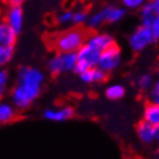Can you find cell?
Instances as JSON below:
<instances>
[{"label":"cell","instance_id":"9a60e30c","mask_svg":"<svg viewBox=\"0 0 159 159\" xmlns=\"http://www.w3.org/2000/svg\"><path fill=\"white\" fill-rule=\"evenodd\" d=\"M16 107L13 104L0 103V125L12 122L16 118Z\"/></svg>","mask_w":159,"mask_h":159},{"label":"cell","instance_id":"2e32d148","mask_svg":"<svg viewBox=\"0 0 159 159\" xmlns=\"http://www.w3.org/2000/svg\"><path fill=\"white\" fill-rule=\"evenodd\" d=\"M139 16H141V25L150 28L152 20L155 19L156 16L150 2H147V4L143 5L142 7L139 8Z\"/></svg>","mask_w":159,"mask_h":159},{"label":"cell","instance_id":"4fadbf2b","mask_svg":"<svg viewBox=\"0 0 159 159\" xmlns=\"http://www.w3.org/2000/svg\"><path fill=\"white\" fill-rule=\"evenodd\" d=\"M143 121L150 123L151 126L159 125V104L150 102L145 105L143 111Z\"/></svg>","mask_w":159,"mask_h":159},{"label":"cell","instance_id":"9c48e42d","mask_svg":"<svg viewBox=\"0 0 159 159\" xmlns=\"http://www.w3.org/2000/svg\"><path fill=\"white\" fill-rule=\"evenodd\" d=\"M85 43L98 52H102L110 48L111 45L116 44V40L113 36L107 32H98V34H93L91 36H88Z\"/></svg>","mask_w":159,"mask_h":159},{"label":"cell","instance_id":"f1b7e54d","mask_svg":"<svg viewBox=\"0 0 159 159\" xmlns=\"http://www.w3.org/2000/svg\"><path fill=\"white\" fill-rule=\"evenodd\" d=\"M155 137L156 141H159V125L158 126H155Z\"/></svg>","mask_w":159,"mask_h":159},{"label":"cell","instance_id":"7a4b0ae2","mask_svg":"<svg viewBox=\"0 0 159 159\" xmlns=\"http://www.w3.org/2000/svg\"><path fill=\"white\" fill-rule=\"evenodd\" d=\"M87 38V31L76 25L56 35L52 45L57 52H77L85 44Z\"/></svg>","mask_w":159,"mask_h":159},{"label":"cell","instance_id":"ffe728a7","mask_svg":"<svg viewBox=\"0 0 159 159\" xmlns=\"http://www.w3.org/2000/svg\"><path fill=\"white\" fill-rule=\"evenodd\" d=\"M14 56V46H0V62L1 65L8 64Z\"/></svg>","mask_w":159,"mask_h":159},{"label":"cell","instance_id":"cb8c5ba5","mask_svg":"<svg viewBox=\"0 0 159 159\" xmlns=\"http://www.w3.org/2000/svg\"><path fill=\"white\" fill-rule=\"evenodd\" d=\"M8 82V73L4 69H0V98H2L5 93V89Z\"/></svg>","mask_w":159,"mask_h":159},{"label":"cell","instance_id":"4316f807","mask_svg":"<svg viewBox=\"0 0 159 159\" xmlns=\"http://www.w3.org/2000/svg\"><path fill=\"white\" fill-rule=\"evenodd\" d=\"M9 7H13V6H22L25 0H5Z\"/></svg>","mask_w":159,"mask_h":159},{"label":"cell","instance_id":"30bf717a","mask_svg":"<svg viewBox=\"0 0 159 159\" xmlns=\"http://www.w3.org/2000/svg\"><path fill=\"white\" fill-rule=\"evenodd\" d=\"M80 80L87 84L91 83H102L106 79V73L102 70L99 67H92L87 69L85 72L80 74Z\"/></svg>","mask_w":159,"mask_h":159},{"label":"cell","instance_id":"f546056e","mask_svg":"<svg viewBox=\"0 0 159 159\" xmlns=\"http://www.w3.org/2000/svg\"><path fill=\"white\" fill-rule=\"evenodd\" d=\"M157 153H158V156H159V144H158V148H157Z\"/></svg>","mask_w":159,"mask_h":159},{"label":"cell","instance_id":"5bb4252c","mask_svg":"<svg viewBox=\"0 0 159 159\" xmlns=\"http://www.w3.org/2000/svg\"><path fill=\"white\" fill-rule=\"evenodd\" d=\"M103 11L105 15V22L108 23H116L122 20L126 15V9L118 6H106L103 8Z\"/></svg>","mask_w":159,"mask_h":159},{"label":"cell","instance_id":"83f0119b","mask_svg":"<svg viewBox=\"0 0 159 159\" xmlns=\"http://www.w3.org/2000/svg\"><path fill=\"white\" fill-rule=\"evenodd\" d=\"M150 4H151V7L156 15H159V0H151Z\"/></svg>","mask_w":159,"mask_h":159},{"label":"cell","instance_id":"d4e9b609","mask_svg":"<svg viewBox=\"0 0 159 159\" xmlns=\"http://www.w3.org/2000/svg\"><path fill=\"white\" fill-rule=\"evenodd\" d=\"M151 92H150V98H151V102L156 104H159V77L157 79V81L153 82V85L150 89Z\"/></svg>","mask_w":159,"mask_h":159},{"label":"cell","instance_id":"484cf974","mask_svg":"<svg viewBox=\"0 0 159 159\" xmlns=\"http://www.w3.org/2000/svg\"><path fill=\"white\" fill-rule=\"evenodd\" d=\"M150 30H151V34L153 38H155V40L159 39V15H156L155 19L152 20Z\"/></svg>","mask_w":159,"mask_h":159},{"label":"cell","instance_id":"52a82bcc","mask_svg":"<svg viewBox=\"0 0 159 159\" xmlns=\"http://www.w3.org/2000/svg\"><path fill=\"white\" fill-rule=\"evenodd\" d=\"M5 21L9 24V27L16 34H20L23 29L24 24V13L22 7L21 6H13V7L8 8Z\"/></svg>","mask_w":159,"mask_h":159},{"label":"cell","instance_id":"8992f818","mask_svg":"<svg viewBox=\"0 0 159 159\" xmlns=\"http://www.w3.org/2000/svg\"><path fill=\"white\" fill-rule=\"evenodd\" d=\"M153 40H155V38L152 36L150 28L144 27V25H139V28H136L134 32L129 36L128 44H129V48H131V51H134L135 53H139V52L144 51L149 45H151Z\"/></svg>","mask_w":159,"mask_h":159},{"label":"cell","instance_id":"6da1fadb","mask_svg":"<svg viewBox=\"0 0 159 159\" xmlns=\"http://www.w3.org/2000/svg\"><path fill=\"white\" fill-rule=\"evenodd\" d=\"M45 81L44 73L35 67H22L17 74V84L12 90L13 105L27 110L39 97Z\"/></svg>","mask_w":159,"mask_h":159},{"label":"cell","instance_id":"44dd1931","mask_svg":"<svg viewBox=\"0 0 159 159\" xmlns=\"http://www.w3.org/2000/svg\"><path fill=\"white\" fill-rule=\"evenodd\" d=\"M89 15H88L87 11L84 9H77L76 12H73V23L76 24L77 27L83 23H87V20Z\"/></svg>","mask_w":159,"mask_h":159},{"label":"cell","instance_id":"ba28073f","mask_svg":"<svg viewBox=\"0 0 159 159\" xmlns=\"http://www.w3.org/2000/svg\"><path fill=\"white\" fill-rule=\"evenodd\" d=\"M74 116V110L70 106H60V107L46 108L43 112V116L48 121L62 122L67 121Z\"/></svg>","mask_w":159,"mask_h":159},{"label":"cell","instance_id":"7402d4cb","mask_svg":"<svg viewBox=\"0 0 159 159\" xmlns=\"http://www.w3.org/2000/svg\"><path fill=\"white\" fill-rule=\"evenodd\" d=\"M57 21L61 25H67V24L73 23V12H70V11H64V12L59 13L58 17H57Z\"/></svg>","mask_w":159,"mask_h":159},{"label":"cell","instance_id":"ac0fdd59","mask_svg":"<svg viewBox=\"0 0 159 159\" xmlns=\"http://www.w3.org/2000/svg\"><path fill=\"white\" fill-rule=\"evenodd\" d=\"M105 22V15H104V11L100 9L98 12L93 13L91 15H89L87 20V25L89 29H97Z\"/></svg>","mask_w":159,"mask_h":159},{"label":"cell","instance_id":"277c9868","mask_svg":"<svg viewBox=\"0 0 159 159\" xmlns=\"http://www.w3.org/2000/svg\"><path fill=\"white\" fill-rule=\"evenodd\" d=\"M121 61H122L121 48L116 44H113L106 50L100 52L97 67H99L102 70H104L107 74V73L116 70V68H119V66L121 65Z\"/></svg>","mask_w":159,"mask_h":159},{"label":"cell","instance_id":"7c38bea8","mask_svg":"<svg viewBox=\"0 0 159 159\" xmlns=\"http://www.w3.org/2000/svg\"><path fill=\"white\" fill-rule=\"evenodd\" d=\"M17 34L13 30L6 21H0V46H14Z\"/></svg>","mask_w":159,"mask_h":159},{"label":"cell","instance_id":"8fae6325","mask_svg":"<svg viewBox=\"0 0 159 159\" xmlns=\"http://www.w3.org/2000/svg\"><path fill=\"white\" fill-rule=\"evenodd\" d=\"M136 134L139 139L144 144H151L156 141L155 137V126H151L150 123L142 121L137 125Z\"/></svg>","mask_w":159,"mask_h":159},{"label":"cell","instance_id":"4dcf8cb0","mask_svg":"<svg viewBox=\"0 0 159 159\" xmlns=\"http://www.w3.org/2000/svg\"><path fill=\"white\" fill-rule=\"evenodd\" d=\"M157 75H158V77H159V69H158V72H157Z\"/></svg>","mask_w":159,"mask_h":159},{"label":"cell","instance_id":"e0dca14e","mask_svg":"<svg viewBox=\"0 0 159 159\" xmlns=\"http://www.w3.org/2000/svg\"><path fill=\"white\" fill-rule=\"evenodd\" d=\"M125 95H126V89L122 84H112L105 90V96L110 100H119L123 98Z\"/></svg>","mask_w":159,"mask_h":159},{"label":"cell","instance_id":"d6986e66","mask_svg":"<svg viewBox=\"0 0 159 159\" xmlns=\"http://www.w3.org/2000/svg\"><path fill=\"white\" fill-rule=\"evenodd\" d=\"M153 77L152 75L150 74H143V75H141L137 79V87L142 90V91H148V90H150L153 85Z\"/></svg>","mask_w":159,"mask_h":159},{"label":"cell","instance_id":"5b68a950","mask_svg":"<svg viewBox=\"0 0 159 159\" xmlns=\"http://www.w3.org/2000/svg\"><path fill=\"white\" fill-rule=\"evenodd\" d=\"M99 54L100 52L92 48L90 45H88L85 43L79 51L76 52L77 62H76V66L74 68V72L80 75L81 73L85 72L89 68L97 67L98 60H99Z\"/></svg>","mask_w":159,"mask_h":159},{"label":"cell","instance_id":"603a6c76","mask_svg":"<svg viewBox=\"0 0 159 159\" xmlns=\"http://www.w3.org/2000/svg\"><path fill=\"white\" fill-rule=\"evenodd\" d=\"M123 8L127 9H139L143 5L148 2V0H121Z\"/></svg>","mask_w":159,"mask_h":159},{"label":"cell","instance_id":"3957f363","mask_svg":"<svg viewBox=\"0 0 159 159\" xmlns=\"http://www.w3.org/2000/svg\"><path fill=\"white\" fill-rule=\"evenodd\" d=\"M77 62L76 52H58L48 61V70L53 75L72 72Z\"/></svg>","mask_w":159,"mask_h":159},{"label":"cell","instance_id":"1f68e13d","mask_svg":"<svg viewBox=\"0 0 159 159\" xmlns=\"http://www.w3.org/2000/svg\"><path fill=\"white\" fill-rule=\"evenodd\" d=\"M0 67H1V62H0Z\"/></svg>","mask_w":159,"mask_h":159}]
</instances>
